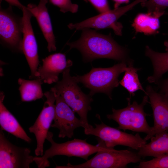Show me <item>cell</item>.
<instances>
[{
    "label": "cell",
    "instance_id": "d6986e66",
    "mask_svg": "<svg viewBox=\"0 0 168 168\" xmlns=\"http://www.w3.org/2000/svg\"><path fill=\"white\" fill-rule=\"evenodd\" d=\"M145 54L151 60L153 68V73L148 77L147 80L150 83L157 84L163 75L168 71V52H157L146 46Z\"/></svg>",
    "mask_w": 168,
    "mask_h": 168
},
{
    "label": "cell",
    "instance_id": "e0dca14e",
    "mask_svg": "<svg viewBox=\"0 0 168 168\" xmlns=\"http://www.w3.org/2000/svg\"><path fill=\"white\" fill-rule=\"evenodd\" d=\"M4 95L2 92L0 93V125L1 129L13 135L17 138L21 139L30 143L31 139L21 126L15 117L8 110L3 101Z\"/></svg>",
    "mask_w": 168,
    "mask_h": 168
},
{
    "label": "cell",
    "instance_id": "9a60e30c",
    "mask_svg": "<svg viewBox=\"0 0 168 168\" xmlns=\"http://www.w3.org/2000/svg\"><path fill=\"white\" fill-rule=\"evenodd\" d=\"M42 62L35 72V77L48 84L58 82L60 73L72 65V61L67 60L65 54L61 53L49 55L42 59Z\"/></svg>",
    "mask_w": 168,
    "mask_h": 168
},
{
    "label": "cell",
    "instance_id": "cb8c5ba5",
    "mask_svg": "<svg viewBox=\"0 0 168 168\" xmlns=\"http://www.w3.org/2000/svg\"><path fill=\"white\" fill-rule=\"evenodd\" d=\"M141 4L150 12H163L168 7V0H147Z\"/></svg>",
    "mask_w": 168,
    "mask_h": 168
},
{
    "label": "cell",
    "instance_id": "603a6c76",
    "mask_svg": "<svg viewBox=\"0 0 168 168\" xmlns=\"http://www.w3.org/2000/svg\"><path fill=\"white\" fill-rule=\"evenodd\" d=\"M136 168H168V155L154 157L148 161H141Z\"/></svg>",
    "mask_w": 168,
    "mask_h": 168
},
{
    "label": "cell",
    "instance_id": "5bb4252c",
    "mask_svg": "<svg viewBox=\"0 0 168 168\" xmlns=\"http://www.w3.org/2000/svg\"><path fill=\"white\" fill-rule=\"evenodd\" d=\"M23 25L22 49L30 68V79L35 78V74L39 64L38 47L31 23L33 15L26 7L21 10Z\"/></svg>",
    "mask_w": 168,
    "mask_h": 168
},
{
    "label": "cell",
    "instance_id": "6da1fadb",
    "mask_svg": "<svg viewBox=\"0 0 168 168\" xmlns=\"http://www.w3.org/2000/svg\"><path fill=\"white\" fill-rule=\"evenodd\" d=\"M80 37L76 41L68 42L70 49L74 48L81 53L86 62L98 58H106L120 62L128 65L133 64L125 47L119 45L110 35H105L89 28L83 29Z\"/></svg>",
    "mask_w": 168,
    "mask_h": 168
},
{
    "label": "cell",
    "instance_id": "7a4b0ae2",
    "mask_svg": "<svg viewBox=\"0 0 168 168\" xmlns=\"http://www.w3.org/2000/svg\"><path fill=\"white\" fill-rule=\"evenodd\" d=\"M53 133L49 131L46 138L51 143L50 147L46 150L41 157L34 156V161L39 168H44L49 166L48 159L56 155H64L68 157H77L86 161L88 157L97 152L105 145L104 142L98 138V144L93 145L88 143L86 139L75 138L66 142L58 143L53 138Z\"/></svg>",
    "mask_w": 168,
    "mask_h": 168
},
{
    "label": "cell",
    "instance_id": "52a82bcc",
    "mask_svg": "<svg viewBox=\"0 0 168 168\" xmlns=\"http://www.w3.org/2000/svg\"><path fill=\"white\" fill-rule=\"evenodd\" d=\"M95 128L89 124L88 128H84L85 134L96 136L103 141L105 146L114 148L120 145L129 147L136 150L147 143L138 133L134 135L127 133L118 128L108 126L102 121L100 124H95Z\"/></svg>",
    "mask_w": 168,
    "mask_h": 168
},
{
    "label": "cell",
    "instance_id": "f1b7e54d",
    "mask_svg": "<svg viewBox=\"0 0 168 168\" xmlns=\"http://www.w3.org/2000/svg\"><path fill=\"white\" fill-rule=\"evenodd\" d=\"M115 2L114 8H117L121 4L128 2L129 0H113Z\"/></svg>",
    "mask_w": 168,
    "mask_h": 168
},
{
    "label": "cell",
    "instance_id": "4316f807",
    "mask_svg": "<svg viewBox=\"0 0 168 168\" xmlns=\"http://www.w3.org/2000/svg\"><path fill=\"white\" fill-rule=\"evenodd\" d=\"M157 84L160 90L159 92L168 96V78L160 80Z\"/></svg>",
    "mask_w": 168,
    "mask_h": 168
},
{
    "label": "cell",
    "instance_id": "83f0119b",
    "mask_svg": "<svg viewBox=\"0 0 168 168\" xmlns=\"http://www.w3.org/2000/svg\"><path fill=\"white\" fill-rule=\"evenodd\" d=\"M7 2L10 5L17 7L22 10L25 6L23 5L19 0H4Z\"/></svg>",
    "mask_w": 168,
    "mask_h": 168
},
{
    "label": "cell",
    "instance_id": "8fae6325",
    "mask_svg": "<svg viewBox=\"0 0 168 168\" xmlns=\"http://www.w3.org/2000/svg\"><path fill=\"white\" fill-rule=\"evenodd\" d=\"M46 98L43 107L34 124L29 128L30 133L35 134L37 142L35 150L36 156L43 155L44 144L55 113V97L50 91L44 94Z\"/></svg>",
    "mask_w": 168,
    "mask_h": 168
},
{
    "label": "cell",
    "instance_id": "44dd1931",
    "mask_svg": "<svg viewBox=\"0 0 168 168\" xmlns=\"http://www.w3.org/2000/svg\"><path fill=\"white\" fill-rule=\"evenodd\" d=\"M18 83L22 101L35 100L41 98L44 95L41 86L43 82L40 78L29 80L20 78Z\"/></svg>",
    "mask_w": 168,
    "mask_h": 168
},
{
    "label": "cell",
    "instance_id": "5b68a950",
    "mask_svg": "<svg viewBox=\"0 0 168 168\" xmlns=\"http://www.w3.org/2000/svg\"><path fill=\"white\" fill-rule=\"evenodd\" d=\"M137 152L127 150H118L105 145L92 158L82 164L56 166V168H125L130 163L142 160Z\"/></svg>",
    "mask_w": 168,
    "mask_h": 168
},
{
    "label": "cell",
    "instance_id": "3957f363",
    "mask_svg": "<svg viewBox=\"0 0 168 168\" xmlns=\"http://www.w3.org/2000/svg\"><path fill=\"white\" fill-rule=\"evenodd\" d=\"M127 66L126 63L120 62L110 68L92 67L86 74L73 77L77 83H82L90 89L89 94L92 96L95 93H102L112 100V91L119 84L118 77L125 72Z\"/></svg>",
    "mask_w": 168,
    "mask_h": 168
},
{
    "label": "cell",
    "instance_id": "7402d4cb",
    "mask_svg": "<svg viewBox=\"0 0 168 168\" xmlns=\"http://www.w3.org/2000/svg\"><path fill=\"white\" fill-rule=\"evenodd\" d=\"M141 68L133 67V64L128 66L122 79L119 81V84L129 92L130 98L135 95V92L141 90L146 94V91L143 88L140 82L137 72Z\"/></svg>",
    "mask_w": 168,
    "mask_h": 168
},
{
    "label": "cell",
    "instance_id": "ffe728a7",
    "mask_svg": "<svg viewBox=\"0 0 168 168\" xmlns=\"http://www.w3.org/2000/svg\"><path fill=\"white\" fill-rule=\"evenodd\" d=\"M164 14V12L140 13L135 18L132 26L137 32L154 34L160 27L159 18Z\"/></svg>",
    "mask_w": 168,
    "mask_h": 168
},
{
    "label": "cell",
    "instance_id": "4fadbf2b",
    "mask_svg": "<svg viewBox=\"0 0 168 168\" xmlns=\"http://www.w3.org/2000/svg\"><path fill=\"white\" fill-rule=\"evenodd\" d=\"M146 94L149 98L152 110L153 126L144 139L147 141L156 134L168 132V96L156 91L151 86L146 87Z\"/></svg>",
    "mask_w": 168,
    "mask_h": 168
},
{
    "label": "cell",
    "instance_id": "277c9868",
    "mask_svg": "<svg viewBox=\"0 0 168 168\" xmlns=\"http://www.w3.org/2000/svg\"><path fill=\"white\" fill-rule=\"evenodd\" d=\"M70 68L62 73L61 80L58 81L51 90L59 94L66 103L75 113L79 115L80 119L84 124L86 128L89 127L87 114L91 110L90 104L93 100L92 96L83 93L77 83L70 74Z\"/></svg>",
    "mask_w": 168,
    "mask_h": 168
},
{
    "label": "cell",
    "instance_id": "ac0fdd59",
    "mask_svg": "<svg viewBox=\"0 0 168 168\" xmlns=\"http://www.w3.org/2000/svg\"><path fill=\"white\" fill-rule=\"evenodd\" d=\"M150 139L149 143L139 149L137 153L139 156L156 157L168 155V132L156 134Z\"/></svg>",
    "mask_w": 168,
    "mask_h": 168
},
{
    "label": "cell",
    "instance_id": "2e32d148",
    "mask_svg": "<svg viewBox=\"0 0 168 168\" xmlns=\"http://www.w3.org/2000/svg\"><path fill=\"white\" fill-rule=\"evenodd\" d=\"M48 0H40L38 5L29 4L26 7L35 17L44 36L48 43L47 49L49 52L56 50L55 37L52 24L46 6Z\"/></svg>",
    "mask_w": 168,
    "mask_h": 168
},
{
    "label": "cell",
    "instance_id": "f546056e",
    "mask_svg": "<svg viewBox=\"0 0 168 168\" xmlns=\"http://www.w3.org/2000/svg\"><path fill=\"white\" fill-rule=\"evenodd\" d=\"M165 45L166 47V50L167 52H168V42H167L165 43Z\"/></svg>",
    "mask_w": 168,
    "mask_h": 168
},
{
    "label": "cell",
    "instance_id": "484cf974",
    "mask_svg": "<svg viewBox=\"0 0 168 168\" xmlns=\"http://www.w3.org/2000/svg\"><path fill=\"white\" fill-rule=\"evenodd\" d=\"M84 0L90 2L100 13H103L110 10L107 0Z\"/></svg>",
    "mask_w": 168,
    "mask_h": 168
},
{
    "label": "cell",
    "instance_id": "8992f818",
    "mask_svg": "<svg viewBox=\"0 0 168 168\" xmlns=\"http://www.w3.org/2000/svg\"><path fill=\"white\" fill-rule=\"evenodd\" d=\"M148 96L146 95L142 102L138 104L136 101L131 103V99L128 98V104L127 107L120 109H112V113L107 115L110 120L112 119L118 124L117 128L124 131L130 130L135 132H142L149 134L151 127L149 126L146 119L149 115L144 111V108L148 101Z\"/></svg>",
    "mask_w": 168,
    "mask_h": 168
},
{
    "label": "cell",
    "instance_id": "7c38bea8",
    "mask_svg": "<svg viewBox=\"0 0 168 168\" xmlns=\"http://www.w3.org/2000/svg\"><path fill=\"white\" fill-rule=\"evenodd\" d=\"M30 151L26 147H18L11 143L0 130V168H29L34 161Z\"/></svg>",
    "mask_w": 168,
    "mask_h": 168
},
{
    "label": "cell",
    "instance_id": "d4e9b609",
    "mask_svg": "<svg viewBox=\"0 0 168 168\" xmlns=\"http://www.w3.org/2000/svg\"><path fill=\"white\" fill-rule=\"evenodd\" d=\"M48 0L51 3L58 7L60 11L63 13L69 12L75 13L78 10V5L72 3L71 0Z\"/></svg>",
    "mask_w": 168,
    "mask_h": 168
},
{
    "label": "cell",
    "instance_id": "ba28073f",
    "mask_svg": "<svg viewBox=\"0 0 168 168\" xmlns=\"http://www.w3.org/2000/svg\"><path fill=\"white\" fill-rule=\"evenodd\" d=\"M22 17L14 13L12 6L0 7V38L1 43L14 52L23 53Z\"/></svg>",
    "mask_w": 168,
    "mask_h": 168
},
{
    "label": "cell",
    "instance_id": "9c48e42d",
    "mask_svg": "<svg viewBox=\"0 0 168 168\" xmlns=\"http://www.w3.org/2000/svg\"><path fill=\"white\" fill-rule=\"evenodd\" d=\"M146 0H135L125 6L100 13L80 22L70 23L68 26L70 29L76 30H82L86 28L98 30L111 28L113 29L116 34L121 35L122 26L117 22L118 19L136 5Z\"/></svg>",
    "mask_w": 168,
    "mask_h": 168
},
{
    "label": "cell",
    "instance_id": "30bf717a",
    "mask_svg": "<svg viewBox=\"0 0 168 168\" xmlns=\"http://www.w3.org/2000/svg\"><path fill=\"white\" fill-rule=\"evenodd\" d=\"M50 91L54 92L55 97L54 123L51 126L59 129V138L67 137L71 138L76 128L80 127L85 128L86 126L80 119L76 117L75 112L59 94L54 90Z\"/></svg>",
    "mask_w": 168,
    "mask_h": 168
}]
</instances>
